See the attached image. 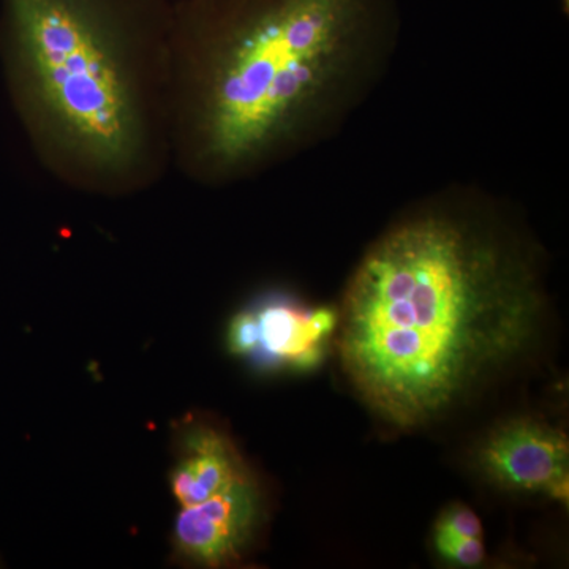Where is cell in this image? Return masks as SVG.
I'll list each match as a JSON object with an SVG mask.
<instances>
[{"mask_svg":"<svg viewBox=\"0 0 569 569\" xmlns=\"http://www.w3.org/2000/svg\"><path fill=\"white\" fill-rule=\"evenodd\" d=\"M545 296L527 263L449 217L399 224L348 284L337 348L389 425L436 421L537 342Z\"/></svg>","mask_w":569,"mask_h":569,"instance_id":"cell-1","label":"cell"},{"mask_svg":"<svg viewBox=\"0 0 569 569\" xmlns=\"http://www.w3.org/2000/svg\"><path fill=\"white\" fill-rule=\"evenodd\" d=\"M173 0H0V70L32 151L102 197L173 167Z\"/></svg>","mask_w":569,"mask_h":569,"instance_id":"cell-2","label":"cell"},{"mask_svg":"<svg viewBox=\"0 0 569 569\" xmlns=\"http://www.w3.org/2000/svg\"><path fill=\"white\" fill-rule=\"evenodd\" d=\"M370 0H173V164L193 181L244 174L299 129Z\"/></svg>","mask_w":569,"mask_h":569,"instance_id":"cell-3","label":"cell"},{"mask_svg":"<svg viewBox=\"0 0 569 569\" xmlns=\"http://www.w3.org/2000/svg\"><path fill=\"white\" fill-rule=\"evenodd\" d=\"M268 512V496L258 475L209 500L179 509L171 531L173 560L197 568L241 563L260 538Z\"/></svg>","mask_w":569,"mask_h":569,"instance_id":"cell-4","label":"cell"},{"mask_svg":"<svg viewBox=\"0 0 569 569\" xmlns=\"http://www.w3.org/2000/svg\"><path fill=\"white\" fill-rule=\"evenodd\" d=\"M478 462L500 488L568 505L569 441L560 427L526 417L503 422L482 441Z\"/></svg>","mask_w":569,"mask_h":569,"instance_id":"cell-5","label":"cell"},{"mask_svg":"<svg viewBox=\"0 0 569 569\" xmlns=\"http://www.w3.org/2000/svg\"><path fill=\"white\" fill-rule=\"evenodd\" d=\"M257 477L234 438L203 415H187L174 427L171 496L192 507Z\"/></svg>","mask_w":569,"mask_h":569,"instance_id":"cell-6","label":"cell"},{"mask_svg":"<svg viewBox=\"0 0 569 569\" xmlns=\"http://www.w3.org/2000/svg\"><path fill=\"white\" fill-rule=\"evenodd\" d=\"M257 346L247 361L264 370L310 372L323 361L336 336L339 310L306 307L287 296L272 295L250 306Z\"/></svg>","mask_w":569,"mask_h":569,"instance_id":"cell-7","label":"cell"},{"mask_svg":"<svg viewBox=\"0 0 569 569\" xmlns=\"http://www.w3.org/2000/svg\"><path fill=\"white\" fill-rule=\"evenodd\" d=\"M481 520L473 509L466 505H452L443 515L438 518L436 523V535L433 538H482Z\"/></svg>","mask_w":569,"mask_h":569,"instance_id":"cell-8","label":"cell"},{"mask_svg":"<svg viewBox=\"0 0 569 569\" xmlns=\"http://www.w3.org/2000/svg\"><path fill=\"white\" fill-rule=\"evenodd\" d=\"M441 559L463 568H475L486 559L482 538H433Z\"/></svg>","mask_w":569,"mask_h":569,"instance_id":"cell-9","label":"cell"}]
</instances>
